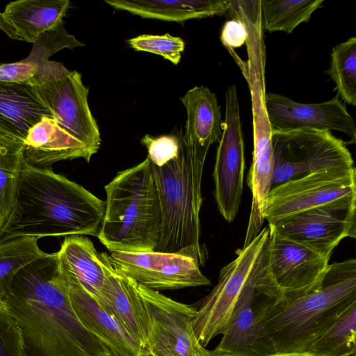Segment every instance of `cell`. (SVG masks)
I'll list each match as a JSON object with an SVG mask.
<instances>
[{
  "instance_id": "cell-33",
  "label": "cell",
  "mask_w": 356,
  "mask_h": 356,
  "mask_svg": "<svg viewBox=\"0 0 356 356\" xmlns=\"http://www.w3.org/2000/svg\"><path fill=\"white\" fill-rule=\"evenodd\" d=\"M44 63L26 60L0 64V81L29 83L35 85V79Z\"/></svg>"
},
{
  "instance_id": "cell-36",
  "label": "cell",
  "mask_w": 356,
  "mask_h": 356,
  "mask_svg": "<svg viewBox=\"0 0 356 356\" xmlns=\"http://www.w3.org/2000/svg\"><path fill=\"white\" fill-rule=\"evenodd\" d=\"M145 356H154V355H152V354H150L149 353H148V352L146 350L145 354Z\"/></svg>"
},
{
  "instance_id": "cell-34",
  "label": "cell",
  "mask_w": 356,
  "mask_h": 356,
  "mask_svg": "<svg viewBox=\"0 0 356 356\" xmlns=\"http://www.w3.org/2000/svg\"><path fill=\"white\" fill-rule=\"evenodd\" d=\"M248 37V32L245 24L239 19L227 21L222 29L220 40L227 49L241 47Z\"/></svg>"
},
{
  "instance_id": "cell-28",
  "label": "cell",
  "mask_w": 356,
  "mask_h": 356,
  "mask_svg": "<svg viewBox=\"0 0 356 356\" xmlns=\"http://www.w3.org/2000/svg\"><path fill=\"white\" fill-rule=\"evenodd\" d=\"M23 154V142L0 134V229L13 206Z\"/></svg>"
},
{
  "instance_id": "cell-16",
  "label": "cell",
  "mask_w": 356,
  "mask_h": 356,
  "mask_svg": "<svg viewBox=\"0 0 356 356\" xmlns=\"http://www.w3.org/2000/svg\"><path fill=\"white\" fill-rule=\"evenodd\" d=\"M105 277L98 297L99 305L145 348L149 333L147 312L137 289V283L116 271L107 253L99 254Z\"/></svg>"
},
{
  "instance_id": "cell-31",
  "label": "cell",
  "mask_w": 356,
  "mask_h": 356,
  "mask_svg": "<svg viewBox=\"0 0 356 356\" xmlns=\"http://www.w3.org/2000/svg\"><path fill=\"white\" fill-rule=\"evenodd\" d=\"M82 46L84 44L77 40L73 35L69 34L63 24L44 33L34 42L30 54L25 59L37 63H44L49 61L52 55L63 49H74Z\"/></svg>"
},
{
  "instance_id": "cell-17",
  "label": "cell",
  "mask_w": 356,
  "mask_h": 356,
  "mask_svg": "<svg viewBox=\"0 0 356 356\" xmlns=\"http://www.w3.org/2000/svg\"><path fill=\"white\" fill-rule=\"evenodd\" d=\"M62 267L72 306L81 324L97 337L113 356H145L146 349L140 342L107 313L73 275Z\"/></svg>"
},
{
  "instance_id": "cell-5",
  "label": "cell",
  "mask_w": 356,
  "mask_h": 356,
  "mask_svg": "<svg viewBox=\"0 0 356 356\" xmlns=\"http://www.w3.org/2000/svg\"><path fill=\"white\" fill-rule=\"evenodd\" d=\"M105 191L99 241L110 252L154 251L161 232V211L147 157L118 172Z\"/></svg>"
},
{
  "instance_id": "cell-24",
  "label": "cell",
  "mask_w": 356,
  "mask_h": 356,
  "mask_svg": "<svg viewBox=\"0 0 356 356\" xmlns=\"http://www.w3.org/2000/svg\"><path fill=\"white\" fill-rule=\"evenodd\" d=\"M64 268L96 299L102 286L105 272L100 254L86 237H66L57 252Z\"/></svg>"
},
{
  "instance_id": "cell-10",
  "label": "cell",
  "mask_w": 356,
  "mask_h": 356,
  "mask_svg": "<svg viewBox=\"0 0 356 356\" xmlns=\"http://www.w3.org/2000/svg\"><path fill=\"white\" fill-rule=\"evenodd\" d=\"M356 195L289 216L268 225L280 236L330 259L345 238L356 237Z\"/></svg>"
},
{
  "instance_id": "cell-9",
  "label": "cell",
  "mask_w": 356,
  "mask_h": 356,
  "mask_svg": "<svg viewBox=\"0 0 356 356\" xmlns=\"http://www.w3.org/2000/svg\"><path fill=\"white\" fill-rule=\"evenodd\" d=\"M137 289L149 316L148 353L154 356H213L193 331L197 309L138 284Z\"/></svg>"
},
{
  "instance_id": "cell-25",
  "label": "cell",
  "mask_w": 356,
  "mask_h": 356,
  "mask_svg": "<svg viewBox=\"0 0 356 356\" xmlns=\"http://www.w3.org/2000/svg\"><path fill=\"white\" fill-rule=\"evenodd\" d=\"M356 350V303L348 307L308 347L314 356H355Z\"/></svg>"
},
{
  "instance_id": "cell-13",
  "label": "cell",
  "mask_w": 356,
  "mask_h": 356,
  "mask_svg": "<svg viewBox=\"0 0 356 356\" xmlns=\"http://www.w3.org/2000/svg\"><path fill=\"white\" fill-rule=\"evenodd\" d=\"M269 230L266 250L274 300L298 298L317 289L330 259Z\"/></svg>"
},
{
  "instance_id": "cell-15",
  "label": "cell",
  "mask_w": 356,
  "mask_h": 356,
  "mask_svg": "<svg viewBox=\"0 0 356 356\" xmlns=\"http://www.w3.org/2000/svg\"><path fill=\"white\" fill-rule=\"evenodd\" d=\"M263 104L271 130H334L348 136L350 140L348 144L356 143L354 120L337 95L324 102L303 104L280 94L268 92Z\"/></svg>"
},
{
  "instance_id": "cell-32",
  "label": "cell",
  "mask_w": 356,
  "mask_h": 356,
  "mask_svg": "<svg viewBox=\"0 0 356 356\" xmlns=\"http://www.w3.org/2000/svg\"><path fill=\"white\" fill-rule=\"evenodd\" d=\"M0 356H24L21 332L7 307L0 302Z\"/></svg>"
},
{
  "instance_id": "cell-8",
  "label": "cell",
  "mask_w": 356,
  "mask_h": 356,
  "mask_svg": "<svg viewBox=\"0 0 356 356\" xmlns=\"http://www.w3.org/2000/svg\"><path fill=\"white\" fill-rule=\"evenodd\" d=\"M43 76L36 87L54 118L62 129L96 154L102 139L89 107V90L83 85L81 74L51 60Z\"/></svg>"
},
{
  "instance_id": "cell-29",
  "label": "cell",
  "mask_w": 356,
  "mask_h": 356,
  "mask_svg": "<svg viewBox=\"0 0 356 356\" xmlns=\"http://www.w3.org/2000/svg\"><path fill=\"white\" fill-rule=\"evenodd\" d=\"M336 84L337 96L356 105V38L337 44L331 53L330 68L325 71Z\"/></svg>"
},
{
  "instance_id": "cell-30",
  "label": "cell",
  "mask_w": 356,
  "mask_h": 356,
  "mask_svg": "<svg viewBox=\"0 0 356 356\" xmlns=\"http://www.w3.org/2000/svg\"><path fill=\"white\" fill-rule=\"evenodd\" d=\"M129 46L136 51L153 53L177 65L184 50L185 43L179 37L163 35L143 34L127 40Z\"/></svg>"
},
{
  "instance_id": "cell-3",
  "label": "cell",
  "mask_w": 356,
  "mask_h": 356,
  "mask_svg": "<svg viewBox=\"0 0 356 356\" xmlns=\"http://www.w3.org/2000/svg\"><path fill=\"white\" fill-rule=\"evenodd\" d=\"M147 149L158 192L161 228L154 251L192 257L200 266L205 261L200 244V212L202 179L205 160L188 149L182 129L140 140Z\"/></svg>"
},
{
  "instance_id": "cell-11",
  "label": "cell",
  "mask_w": 356,
  "mask_h": 356,
  "mask_svg": "<svg viewBox=\"0 0 356 356\" xmlns=\"http://www.w3.org/2000/svg\"><path fill=\"white\" fill-rule=\"evenodd\" d=\"M356 195L355 167L322 170L291 179L271 188L264 219L268 225L297 213Z\"/></svg>"
},
{
  "instance_id": "cell-19",
  "label": "cell",
  "mask_w": 356,
  "mask_h": 356,
  "mask_svg": "<svg viewBox=\"0 0 356 356\" xmlns=\"http://www.w3.org/2000/svg\"><path fill=\"white\" fill-rule=\"evenodd\" d=\"M68 0H18L0 13V29L10 38L34 43L63 24Z\"/></svg>"
},
{
  "instance_id": "cell-20",
  "label": "cell",
  "mask_w": 356,
  "mask_h": 356,
  "mask_svg": "<svg viewBox=\"0 0 356 356\" xmlns=\"http://www.w3.org/2000/svg\"><path fill=\"white\" fill-rule=\"evenodd\" d=\"M43 117L54 118L36 86L0 81V134L24 143Z\"/></svg>"
},
{
  "instance_id": "cell-23",
  "label": "cell",
  "mask_w": 356,
  "mask_h": 356,
  "mask_svg": "<svg viewBox=\"0 0 356 356\" xmlns=\"http://www.w3.org/2000/svg\"><path fill=\"white\" fill-rule=\"evenodd\" d=\"M111 7L143 18L184 22L191 19L221 15L229 10L225 0H104Z\"/></svg>"
},
{
  "instance_id": "cell-18",
  "label": "cell",
  "mask_w": 356,
  "mask_h": 356,
  "mask_svg": "<svg viewBox=\"0 0 356 356\" xmlns=\"http://www.w3.org/2000/svg\"><path fill=\"white\" fill-rule=\"evenodd\" d=\"M256 264L236 301L227 328L218 345L211 350L213 356L268 355L257 325L256 305L263 293L257 286Z\"/></svg>"
},
{
  "instance_id": "cell-4",
  "label": "cell",
  "mask_w": 356,
  "mask_h": 356,
  "mask_svg": "<svg viewBox=\"0 0 356 356\" xmlns=\"http://www.w3.org/2000/svg\"><path fill=\"white\" fill-rule=\"evenodd\" d=\"M356 303V260L327 266L319 286L291 299L261 294L256 305L259 337L267 355L306 353L310 343Z\"/></svg>"
},
{
  "instance_id": "cell-7",
  "label": "cell",
  "mask_w": 356,
  "mask_h": 356,
  "mask_svg": "<svg viewBox=\"0 0 356 356\" xmlns=\"http://www.w3.org/2000/svg\"><path fill=\"white\" fill-rule=\"evenodd\" d=\"M269 232V227H264L238 251L236 258L221 269L216 285L202 300L192 326L203 346L227 328L236 301L267 244Z\"/></svg>"
},
{
  "instance_id": "cell-21",
  "label": "cell",
  "mask_w": 356,
  "mask_h": 356,
  "mask_svg": "<svg viewBox=\"0 0 356 356\" xmlns=\"http://www.w3.org/2000/svg\"><path fill=\"white\" fill-rule=\"evenodd\" d=\"M24 161L38 168H51L56 162L83 158L90 162L93 153L62 129L56 120L43 117L24 140Z\"/></svg>"
},
{
  "instance_id": "cell-37",
  "label": "cell",
  "mask_w": 356,
  "mask_h": 356,
  "mask_svg": "<svg viewBox=\"0 0 356 356\" xmlns=\"http://www.w3.org/2000/svg\"><path fill=\"white\" fill-rule=\"evenodd\" d=\"M0 64H1V63H0Z\"/></svg>"
},
{
  "instance_id": "cell-14",
  "label": "cell",
  "mask_w": 356,
  "mask_h": 356,
  "mask_svg": "<svg viewBox=\"0 0 356 356\" xmlns=\"http://www.w3.org/2000/svg\"><path fill=\"white\" fill-rule=\"evenodd\" d=\"M107 256L116 271L155 291L206 286L211 283L201 272L197 261L190 257L156 251H112Z\"/></svg>"
},
{
  "instance_id": "cell-12",
  "label": "cell",
  "mask_w": 356,
  "mask_h": 356,
  "mask_svg": "<svg viewBox=\"0 0 356 356\" xmlns=\"http://www.w3.org/2000/svg\"><path fill=\"white\" fill-rule=\"evenodd\" d=\"M245 168L240 106L236 86L231 85L225 90V119L213 172L217 207L227 222H233L239 211Z\"/></svg>"
},
{
  "instance_id": "cell-35",
  "label": "cell",
  "mask_w": 356,
  "mask_h": 356,
  "mask_svg": "<svg viewBox=\"0 0 356 356\" xmlns=\"http://www.w3.org/2000/svg\"><path fill=\"white\" fill-rule=\"evenodd\" d=\"M266 356H314L307 353H274Z\"/></svg>"
},
{
  "instance_id": "cell-22",
  "label": "cell",
  "mask_w": 356,
  "mask_h": 356,
  "mask_svg": "<svg viewBox=\"0 0 356 356\" xmlns=\"http://www.w3.org/2000/svg\"><path fill=\"white\" fill-rule=\"evenodd\" d=\"M186 111L184 140L188 151L206 159L210 146L222 136L220 106L216 95L207 87L196 86L180 98Z\"/></svg>"
},
{
  "instance_id": "cell-2",
  "label": "cell",
  "mask_w": 356,
  "mask_h": 356,
  "mask_svg": "<svg viewBox=\"0 0 356 356\" xmlns=\"http://www.w3.org/2000/svg\"><path fill=\"white\" fill-rule=\"evenodd\" d=\"M105 201L82 186L24 162L11 212L0 229V241L18 237L91 235L97 237Z\"/></svg>"
},
{
  "instance_id": "cell-27",
  "label": "cell",
  "mask_w": 356,
  "mask_h": 356,
  "mask_svg": "<svg viewBox=\"0 0 356 356\" xmlns=\"http://www.w3.org/2000/svg\"><path fill=\"white\" fill-rule=\"evenodd\" d=\"M47 254L39 248L37 238L18 237L0 241V302L8 295L17 273Z\"/></svg>"
},
{
  "instance_id": "cell-26",
  "label": "cell",
  "mask_w": 356,
  "mask_h": 356,
  "mask_svg": "<svg viewBox=\"0 0 356 356\" xmlns=\"http://www.w3.org/2000/svg\"><path fill=\"white\" fill-rule=\"evenodd\" d=\"M324 0H261L259 1L263 27L268 32H291L307 22Z\"/></svg>"
},
{
  "instance_id": "cell-6",
  "label": "cell",
  "mask_w": 356,
  "mask_h": 356,
  "mask_svg": "<svg viewBox=\"0 0 356 356\" xmlns=\"http://www.w3.org/2000/svg\"><path fill=\"white\" fill-rule=\"evenodd\" d=\"M270 140L274 160L273 186L318 171L354 167L346 143L330 131L271 130Z\"/></svg>"
},
{
  "instance_id": "cell-1",
  "label": "cell",
  "mask_w": 356,
  "mask_h": 356,
  "mask_svg": "<svg viewBox=\"0 0 356 356\" xmlns=\"http://www.w3.org/2000/svg\"><path fill=\"white\" fill-rule=\"evenodd\" d=\"M3 304L19 327L24 356H113L78 319L57 252L22 268Z\"/></svg>"
}]
</instances>
